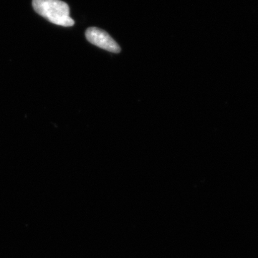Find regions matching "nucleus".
I'll use <instances>...</instances> for the list:
<instances>
[{
	"instance_id": "obj_2",
	"label": "nucleus",
	"mask_w": 258,
	"mask_h": 258,
	"mask_svg": "<svg viewBox=\"0 0 258 258\" xmlns=\"http://www.w3.org/2000/svg\"><path fill=\"white\" fill-rule=\"evenodd\" d=\"M86 37L93 45L104 49L109 52L118 53L120 51L119 45L113 40L109 34L98 28H88L86 32Z\"/></svg>"
},
{
	"instance_id": "obj_1",
	"label": "nucleus",
	"mask_w": 258,
	"mask_h": 258,
	"mask_svg": "<svg viewBox=\"0 0 258 258\" xmlns=\"http://www.w3.org/2000/svg\"><path fill=\"white\" fill-rule=\"evenodd\" d=\"M32 7L37 14L51 23L63 27H72L75 22L70 17L69 5L60 0H32Z\"/></svg>"
}]
</instances>
